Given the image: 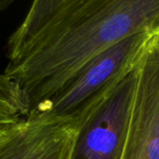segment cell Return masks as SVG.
I'll return each instance as SVG.
<instances>
[{
  "mask_svg": "<svg viewBox=\"0 0 159 159\" xmlns=\"http://www.w3.org/2000/svg\"><path fill=\"white\" fill-rule=\"evenodd\" d=\"M145 31H159V0H80L26 43L6 51L4 74L19 87L28 116L94 57Z\"/></svg>",
  "mask_w": 159,
  "mask_h": 159,
  "instance_id": "1",
  "label": "cell"
},
{
  "mask_svg": "<svg viewBox=\"0 0 159 159\" xmlns=\"http://www.w3.org/2000/svg\"><path fill=\"white\" fill-rule=\"evenodd\" d=\"M159 31L140 32L115 43L89 61L33 113L71 119L80 125L136 66Z\"/></svg>",
  "mask_w": 159,
  "mask_h": 159,
  "instance_id": "2",
  "label": "cell"
},
{
  "mask_svg": "<svg viewBox=\"0 0 159 159\" xmlns=\"http://www.w3.org/2000/svg\"><path fill=\"white\" fill-rule=\"evenodd\" d=\"M135 86L136 66L82 124L71 159H121Z\"/></svg>",
  "mask_w": 159,
  "mask_h": 159,
  "instance_id": "3",
  "label": "cell"
},
{
  "mask_svg": "<svg viewBox=\"0 0 159 159\" xmlns=\"http://www.w3.org/2000/svg\"><path fill=\"white\" fill-rule=\"evenodd\" d=\"M121 159H159V32L136 66L135 94Z\"/></svg>",
  "mask_w": 159,
  "mask_h": 159,
  "instance_id": "4",
  "label": "cell"
},
{
  "mask_svg": "<svg viewBox=\"0 0 159 159\" xmlns=\"http://www.w3.org/2000/svg\"><path fill=\"white\" fill-rule=\"evenodd\" d=\"M80 127L45 114L22 118L0 139V159H71Z\"/></svg>",
  "mask_w": 159,
  "mask_h": 159,
  "instance_id": "5",
  "label": "cell"
},
{
  "mask_svg": "<svg viewBox=\"0 0 159 159\" xmlns=\"http://www.w3.org/2000/svg\"><path fill=\"white\" fill-rule=\"evenodd\" d=\"M78 1L80 0H33L25 18L9 38L7 51L26 43L54 17Z\"/></svg>",
  "mask_w": 159,
  "mask_h": 159,
  "instance_id": "6",
  "label": "cell"
},
{
  "mask_svg": "<svg viewBox=\"0 0 159 159\" xmlns=\"http://www.w3.org/2000/svg\"><path fill=\"white\" fill-rule=\"evenodd\" d=\"M27 112L26 103L17 84L0 73V115L25 118Z\"/></svg>",
  "mask_w": 159,
  "mask_h": 159,
  "instance_id": "7",
  "label": "cell"
},
{
  "mask_svg": "<svg viewBox=\"0 0 159 159\" xmlns=\"http://www.w3.org/2000/svg\"><path fill=\"white\" fill-rule=\"evenodd\" d=\"M22 118H8L0 120V139H1L11 129H12Z\"/></svg>",
  "mask_w": 159,
  "mask_h": 159,
  "instance_id": "8",
  "label": "cell"
},
{
  "mask_svg": "<svg viewBox=\"0 0 159 159\" xmlns=\"http://www.w3.org/2000/svg\"><path fill=\"white\" fill-rule=\"evenodd\" d=\"M16 0H0V12L7 10L12 3H14Z\"/></svg>",
  "mask_w": 159,
  "mask_h": 159,
  "instance_id": "9",
  "label": "cell"
},
{
  "mask_svg": "<svg viewBox=\"0 0 159 159\" xmlns=\"http://www.w3.org/2000/svg\"><path fill=\"white\" fill-rule=\"evenodd\" d=\"M8 118H15V117H9V116H2V115H0V120H4V119H8Z\"/></svg>",
  "mask_w": 159,
  "mask_h": 159,
  "instance_id": "10",
  "label": "cell"
}]
</instances>
